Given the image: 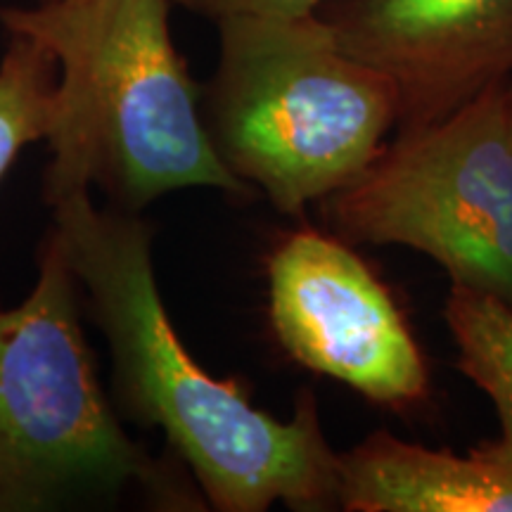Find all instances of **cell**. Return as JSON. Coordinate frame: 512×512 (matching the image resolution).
Segmentation results:
<instances>
[{"mask_svg": "<svg viewBox=\"0 0 512 512\" xmlns=\"http://www.w3.org/2000/svg\"><path fill=\"white\" fill-rule=\"evenodd\" d=\"M55 230L114 361V394L128 418L159 427L221 512L339 508V453L311 392L290 422L249 403L204 370L171 325L152 268L150 228L131 211L93 207L88 190L55 204Z\"/></svg>", "mask_w": 512, "mask_h": 512, "instance_id": "1", "label": "cell"}, {"mask_svg": "<svg viewBox=\"0 0 512 512\" xmlns=\"http://www.w3.org/2000/svg\"><path fill=\"white\" fill-rule=\"evenodd\" d=\"M169 0H50L0 8L8 34L53 53L60 79L48 133L46 202L91 185L136 214L181 188L254 190L216 155L200 91L169 31Z\"/></svg>", "mask_w": 512, "mask_h": 512, "instance_id": "2", "label": "cell"}, {"mask_svg": "<svg viewBox=\"0 0 512 512\" xmlns=\"http://www.w3.org/2000/svg\"><path fill=\"white\" fill-rule=\"evenodd\" d=\"M81 304L53 228L34 290L0 309V512L128 496L162 510H202L204 496L119 425L83 335Z\"/></svg>", "mask_w": 512, "mask_h": 512, "instance_id": "3", "label": "cell"}, {"mask_svg": "<svg viewBox=\"0 0 512 512\" xmlns=\"http://www.w3.org/2000/svg\"><path fill=\"white\" fill-rule=\"evenodd\" d=\"M219 29L202 119L230 174L299 216L368 169L396 126L387 76L349 55L318 15Z\"/></svg>", "mask_w": 512, "mask_h": 512, "instance_id": "4", "label": "cell"}, {"mask_svg": "<svg viewBox=\"0 0 512 512\" xmlns=\"http://www.w3.org/2000/svg\"><path fill=\"white\" fill-rule=\"evenodd\" d=\"M505 83L451 117L399 131L368 169L320 200L330 233L351 245L427 254L451 283L512 306V138Z\"/></svg>", "mask_w": 512, "mask_h": 512, "instance_id": "5", "label": "cell"}, {"mask_svg": "<svg viewBox=\"0 0 512 512\" xmlns=\"http://www.w3.org/2000/svg\"><path fill=\"white\" fill-rule=\"evenodd\" d=\"M268 309L299 366L375 406L411 411L430 392L425 354L392 292L337 235L302 228L273 249Z\"/></svg>", "mask_w": 512, "mask_h": 512, "instance_id": "6", "label": "cell"}, {"mask_svg": "<svg viewBox=\"0 0 512 512\" xmlns=\"http://www.w3.org/2000/svg\"><path fill=\"white\" fill-rule=\"evenodd\" d=\"M316 15L392 81L399 131L437 124L512 76V0H328Z\"/></svg>", "mask_w": 512, "mask_h": 512, "instance_id": "7", "label": "cell"}, {"mask_svg": "<svg viewBox=\"0 0 512 512\" xmlns=\"http://www.w3.org/2000/svg\"><path fill=\"white\" fill-rule=\"evenodd\" d=\"M339 508L347 512H512V448L505 439L465 456L377 430L339 453Z\"/></svg>", "mask_w": 512, "mask_h": 512, "instance_id": "8", "label": "cell"}, {"mask_svg": "<svg viewBox=\"0 0 512 512\" xmlns=\"http://www.w3.org/2000/svg\"><path fill=\"white\" fill-rule=\"evenodd\" d=\"M444 318L458 349V370L494 403L501 439L512 448V306L451 283Z\"/></svg>", "mask_w": 512, "mask_h": 512, "instance_id": "9", "label": "cell"}, {"mask_svg": "<svg viewBox=\"0 0 512 512\" xmlns=\"http://www.w3.org/2000/svg\"><path fill=\"white\" fill-rule=\"evenodd\" d=\"M57 69L43 43L10 34L0 62V178L24 145L48 138L55 119Z\"/></svg>", "mask_w": 512, "mask_h": 512, "instance_id": "10", "label": "cell"}, {"mask_svg": "<svg viewBox=\"0 0 512 512\" xmlns=\"http://www.w3.org/2000/svg\"><path fill=\"white\" fill-rule=\"evenodd\" d=\"M216 22L226 19H294L316 15L328 0H169Z\"/></svg>", "mask_w": 512, "mask_h": 512, "instance_id": "11", "label": "cell"}, {"mask_svg": "<svg viewBox=\"0 0 512 512\" xmlns=\"http://www.w3.org/2000/svg\"><path fill=\"white\" fill-rule=\"evenodd\" d=\"M505 107H508V128H510V138H512V76L505 83Z\"/></svg>", "mask_w": 512, "mask_h": 512, "instance_id": "12", "label": "cell"}, {"mask_svg": "<svg viewBox=\"0 0 512 512\" xmlns=\"http://www.w3.org/2000/svg\"><path fill=\"white\" fill-rule=\"evenodd\" d=\"M41 3H50V0H41Z\"/></svg>", "mask_w": 512, "mask_h": 512, "instance_id": "13", "label": "cell"}]
</instances>
